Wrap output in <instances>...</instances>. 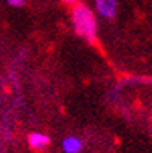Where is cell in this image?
Masks as SVG:
<instances>
[{"instance_id":"obj_1","label":"cell","mask_w":152,"mask_h":153,"mask_svg":"<svg viewBox=\"0 0 152 153\" xmlns=\"http://www.w3.org/2000/svg\"><path fill=\"white\" fill-rule=\"evenodd\" d=\"M73 25L79 36L93 40L96 37V19L85 5H76L73 8Z\"/></svg>"},{"instance_id":"obj_2","label":"cell","mask_w":152,"mask_h":153,"mask_svg":"<svg viewBox=\"0 0 152 153\" xmlns=\"http://www.w3.org/2000/svg\"><path fill=\"white\" fill-rule=\"evenodd\" d=\"M100 14L104 17H113L117 13V0H95Z\"/></svg>"},{"instance_id":"obj_3","label":"cell","mask_w":152,"mask_h":153,"mask_svg":"<svg viewBox=\"0 0 152 153\" xmlns=\"http://www.w3.org/2000/svg\"><path fill=\"white\" fill-rule=\"evenodd\" d=\"M62 150L65 153H79L82 150V141L75 136H68L62 142Z\"/></svg>"},{"instance_id":"obj_4","label":"cell","mask_w":152,"mask_h":153,"mask_svg":"<svg viewBox=\"0 0 152 153\" xmlns=\"http://www.w3.org/2000/svg\"><path fill=\"white\" fill-rule=\"evenodd\" d=\"M48 142H50L48 136L47 134H42V133H31L28 136V144L36 150L45 149L48 146Z\"/></svg>"},{"instance_id":"obj_5","label":"cell","mask_w":152,"mask_h":153,"mask_svg":"<svg viewBox=\"0 0 152 153\" xmlns=\"http://www.w3.org/2000/svg\"><path fill=\"white\" fill-rule=\"evenodd\" d=\"M8 3H10L11 6H20L23 3V0H6Z\"/></svg>"},{"instance_id":"obj_6","label":"cell","mask_w":152,"mask_h":153,"mask_svg":"<svg viewBox=\"0 0 152 153\" xmlns=\"http://www.w3.org/2000/svg\"><path fill=\"white\" fill-rule=\"evenodd\" d=\"M65 3H75V2H78V0H64Z\"/></svg>"}]
</instances>
